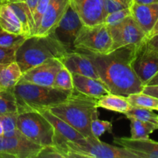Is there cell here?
Listing matches in <instances>:
<instances>
[{"label":"cell","mask_w":158,"mask_h":158,"mask_svg":"<svg viewBox=\"0 0 158 158\" xmlns=\"http://www.w3.org/2000/svg\"><path fill=\"white\" fill-rule=\"evenodd\" d=\"M112 39L108 26L104 23L94 26L83 25L74 41L75 50L96 54L111 51Z\"/></svg>","instance_id":"obj_7"},{"label":"cell","mask_w":158,"mask_h":158,"mask_svg":"<svg viewBox=\"0 0 158 158\" xmlns=\"http://www.w3.org/2000/svg\"><path fill=\"white\" fill-rule=\"evenodd\" d=\"M90 129L93 135L95 137L99 138L106 132H109L112 134L113 124L110 121L100 120L98 117V118L92 120L90 124Z\"/></svg>","instance_id":"obj_31"},{"label":"cell","mask_w":158,"mask_h":158,"mask_svg":"<svg viewBox=\"0 0 158 158\" xmlns=\"http://www.w3.org/2000/svg\"><path fill=\"white\" fill-rule=\"evenodd\" d=\"M134 2L137 4H153L158 3V0H134Z\"/></svg>","instance_id":"obj_41"},{"label":"cell","mask_w":158,"mask_h":158,"mask_svg":"<svg viewBox=\"0 0 158 158\" xmlns=\"http://www.w3.org/2000/svg\"><path fill=\"white\" fill-rule=\"evenodd\" d=\"M131 65L145 86L158 72V52L151 49L145 40L137 46Z\"/></svg>","instance_id":"obj_9"},{"label":"cell","mask_w":158,"mask_h":158,"mask_svg":"<svg viewBox=\"0 0 158 158\" xmlns=\"http://www.w3.org/2000/svg\"><path fill=\"white\" fill-rule=\"evenodd\" d=\"M129 15H131V8H127V9H119V10L114 11L107 14L105 17V19L103 23L108 26H112L114 25L118 24L121 21H123L125 18H127Z\"/></svg>","instance_id":"obj_32"},{"label":"cell","mask_w":158,"mask_h":158,"mask_svg":"<svg viewBox=\"0 0 158 158\" xmlns=\"http://www.w3.org/2000/svg\"><path fill=\"white\" fill-rule=\"evenodd\" d=\"M63 66L60 59H51L23 73L21 80L40 86H52L56 75Z\"/></svg>","instance_id":"obj_12"},{"label":"cell","mask_w":158,"mask_h":158,"mask_svg":"<svg viewBox=\"0 0 158 158\" xmlns=\"http://www.w3.org/2000/svg\"><path fill=\"white\" fill-rule=\"evenodd\" d=\"M18 114L29 111L40 112L60 104L69 97L73 91L63 90L54 86L32 84L20 79L13 89Z\"/></svg>","instance_id":"obj_4"},{"label":"cell","mask_w":158,"mask_h":158,"mask_svg":"<svg viewBox=\"0 0 158 158\" xmlns=\"http://www.w3.org/2000/svg\"><path fill=\"white\" fill-rule=\"evenodd\" d=\"M3 133H4V131H3V127H2V124L1 121H0V136H3Z\"/></svg>","instance_id":"obj_44"},{"label":"cell","mask_w":158,"mask_h":158,"mask_svg":"<svg viewBox=\"0 0 158 158\" xmlns=\"http://www.w3.org/2000/svg\"><path fill=\"white\" fill-rule=\"evenodd\" d=\"M137 46H125L106 54L81 52L92 61L100 79L110 94L128 97L142 92L144 87L131 65Z\"/></svg>","instance_id":"obj_1"},{"label":"cell","mask_w":158,"mask_h":158,"mask_svg":"<svg viewBox=\"0 0 158 158\" xmlns=\"http://www.w3.org/2000/svg\"><path fill=\"white\" fill-rule=\"evenodd\" d=\"M40 113L43 114L53 127V144L56 146L61 145L66 141L80 143L86 138L81 133L77 131L66 121L52 114L49 110H44L40 111Z\"/></svg>","instance_id":"obj_13"},{"label":"cell","mask_w":158,"mask_h":158,"mask_svg":"<svg viewBox=\"0 0 158 158\" xmlns=\"http://www.w3.org/2000/svg\"><path fill=\"white\" fill-rule=\"evenodd\" d=\"M60 60L71 73L80 74L100 80L92 61L86 54L81 51L74 50L67 52Z\"/></svg>","instance_id":"obj_16"},{"label":"cell","mask_w":158,"mask_h":158,"mask_svg":"<svg viewBox=\"0 0 158 158\" xmlns=\"http://www.w3.org/2000/svg\"><path fill=\"white\" fill-rule=\"evenodd\" d=\"M25 0H2L3 4H8L10 2H23Z\"/></svg>","instance_id":"obj_43"},{"label":"cell","mask_w":158,"mask_h":158,"mask_svg":"<svg viewBox=\"0 0 158 158\" xmlns=\"http://www.w3.org/2000/svg\"><path fill=\"white\" fill-rule=\"evenodd\" d=\"M52 86L63 90L73 91L74 89L72 73L64 66L57 72Z\"/></svg>","instance_id":"obj_29"},{"label":"cell","mask_w":158,"mask_h":158,"mask_svg":"<svg viewBox=\"0 0 158 158\" xmlns=\"http://www.w3.org/2000/svg\"><path fill=\"white\" fill-rule=\"evenodd\" d=\"M157 124H158V115H157Z\"/></svg>","instance_id":"obj_46"},{"label":"cell","mask_w":158,"mask_h":158,"mask_svg":"<svg viewBox=\"0 0 158 158\" xmlns=\"http://www.w3.org/2000/svg\"><path fill=\"white\" fill-rule=\"evenodd\" d=\"M131 12V16L148 37L158 19V3L137 4L133 2Z\"/></svg>","instance_id":"obj_18"},{"label":"cell","mask_w":158,"mask_h":158,"mask_svg":"<svg viewBox=\"0 0 158 158\" xmlns=\"http://www.w3.org/2000/svg\"><path fill=\"white\" fill-rule=\"evenodd\" d=\"M17 127L28 140L42 147L53 144V127L40 112L18 114Z\"/></svg>","instance_id":"obj_6"},{"label":"cell","mask_w":158,"mask_h":158,"mask_svg":"<svg viewBox=\"0 0 158 158\" xmlns=\"http://www.w3.org/2000/svg\"><path fill=\"white\" fill-rule=\"evenodd\" d=\"M146 43L151 49L158 52V34L146 39Z\"/></svg>","instance_id":"obj_37"},{"label":"cell","mask_w":158,"mask_h":158,"mask_svg":"<svg viewBox=\"0 0 158 158\" xmlns=\"http://www.w3.org/2000/svg\"><path fill=\"white\" fill-rule=\"evenodd\" d=\"M134 0H103L106 15L119 9L131 8Z\"/></svg>","instance_id":"obj_33"},{"label":"cell","mask_w":158,"mask_h":158,"mask_svg":"<svg viewBox=\"0 0 158 158\" xmlns=\"http://www.w3.org/2000/svg\"><path fill=\"white\" fill-rule=\"evenodd\" d=\"M15 61V49L0 47V64L12 63Z\"/></svg>","instance_id":"obj_36"},{"label":"cell","mask_w":158,"mask_h":158,"mask_svg":"<svg viewBox=\"0 0 158 158\" xmlns=\"http://www.w3.org/2000/svg\"><path fill=\"white\" fill-rule=\"evenodd\" d=\"M142 92L158 99V86H144Z\"/></svg>","instance_id":"obj_38"},{"label":"cell","mask_w":158,"mask_h":158,"mask_svg":"<svg viewBox=\"0 0 158 158\" xmlns=\"http://www.w3.org/2000/svg\"><path fill=\"white\" fill-rule=\"evenodd\" d=\"M56 147L64 158H138L127 148L108 144L95 137H86L80 143L66 141Z\"/></svg>","instance_id":"obj_5"},{"label":"cell","mask_w":158,"mask_h":158,"mask_svg":"<svg viewBox=\"0 0 158 158\" xmlns=\"http://www.w3.org/2000/svg\"><path fill=\"white\" fill-rule=\"evenodd\" d=\"M108 27L112 39L111 51L129 45H139L147 39L146 33L131 15L118 24Z\"/></svg>","instance_id":"obj_8"},{"label":"cell","mask_w":158,"mask_h":158,"mask_svg":"<svg viewBox=\"0 0 158 158\" xmlns=\"http://www.w3.org/2000/svg\"><path fill=\"white\" fill-rule=\"evenodd\" d=\"M67 52L52 32L33 35L27 37L15 50V62L23 73L51 59H61Z\"/></svg>","instance_id":"obj_3"},{"label":"cell","mask_w":158,"mask_h":158,"mask_svg":"<svg viewBox=\"0 0 158 158\" xmlns=\"http://www.w3.org/2000/svg\"><path fill=\"white\" fill-rule=\"evenodd\" d=\"M156 34H158V19H157V22H156L155 25H154V27H153V29H151V31L150 32V33L148 35V37H147V38H149V37L153 36V35H156Z\"/></svg>","instance_id":"obj_42"},{"label":"cell","mask_w":158,"mask_h":158,"mask_svg":"<svg viewBox=\"0 0 158 158\" xmlns=\"http://www.w3.org/2000/svg\"><path fill=\"white\" fill-rule=\"evenodd\" d=\"M8 114H18L13 89H0V115Z\"/></svg>","instance_id":"obj_26"},{"label":"cell","mask_w":158,"mask_h":158,"mask_svg":"<svg viewBox=\"0 0 158 158\" xmlns=\"http://www.w3.org/2000/svg\"><path fill=\"white\" fill-rule=\"evenodd\" d=\"M131 120V138L134 140H143L149 138L150 134L158 130L157 123L148 121L130 119Z\"/></svg>","instance_id":"obj_24"},{"label":"cell","mask_w":158,"mask_h":158,"mask_svg":"<svg viewBox=\"0 0 158 158\" xmlns=\"http://www.w3.org/2000/svg\"><path fill=\"white\" fill-rule=\"evenodd\" d=\"M83 25L94 26L104 22L106 13L103 0H70Z\"/></svg>","instance_id":"obj_15"},{"label":"cell","mask_w":158,"mask_h":158,"mask_svg":"<svg viewBox=\"0 0 158 158\" xmlns=\"http://www.w3.org/2000/svg\"><path fill=\"white\" fill-rule=\"evenodd\" d=\"M0 28L8 32L24 35L20 21L8 4L0 6Z\"/></svg>","instance_id":"obj_23"},{"label":"cell","mask_w":158,"mask_h":158,"mask_svg":"<svg viewBox=\"0 0 158 158\" xmlns=\"http://www.w3.org/2000/svg\"><path fill=\"white\" fill-rule=\"evenodd\" d=\"M97 106L98 108H103L108 110L121 113L123 114L127 112L131 107L127 97L110 93L97 99Z\"/></svg>","instance_id":"obj_22"},{"label":"cell","mask_w":158,"mask_h":158,"mask_svg":"<svg viewBox=\"0 0 158 158\" xmlns=\"http://www.w3.org/2000/svg\"><path fill=\"white\" fill-rule=\"evenodd\" d=\"M25 2H26V4H27L29 10H30L31 13H32V16H33L35 8H36L37 4H38L39 2V0H25Z\"/></svg>","instance_id":"obj_39"},{"label":"cell","mask_w":158,"mask_h":158,"mask_svg":"<svg viewBox=\"0 0 158 158\" xmlns=\"http://www.w3.org/2000/svg\"><path fill=\"white\" fill-rule=\"evenodd\" d=\"M72 77L74 89L83 95L98 99L110 93L101 80L75 73H72Z\"/></svg>","instance_id":"obj_19"},{"label":"cell","mask_w":158,"mask_h":158,"mask_svg":"<svg viewBox=\"0 0 158 158\" xmlns=\"http://www.w3.org/2000/svg\"><path fill=\"white\" fill-rule=\"evenodd\" d=\"M42 148L26 137L0 136V158H36Z\"/></svg>","instance_id":"obj_11"},{"label":"cell","mask_w":158,"mask_h":158,"mask_svg":"<svg viewBox=\"0 0 158 158\" xmlns=\"http://www.w3.org/2000/svg\"><path fill=\"white\" fill-rule=\"evenodd\" d=\"M18 114H8L0 115V121L3 127V136L6 137H26L17 127Z\"/></svg>","instance_id":"obj_27"},{"label":"cell","mask_w":158,"mask_h":158,"mask_svg":"<svg viewBox=\"0 0 158 158\" xmlns=\"http://www.w3.org/2000/svg\"><path fill=\"white\" fill-rule=\"evenodd\" d=\"M27 38L23 35L8 32L0 28V47L15 49L16 50Z\"/></svg>","instance_id":"obj_30"},{"label":"cell","mask_w":158,"mask_h":158,"mask_svg":"<svg viewBox=\"0 0 158 158\" xmlns=\"http://www.w3.org/2000/svg\"><path fill=\"white\" fill-rule=\"evenodd\" d=\"M39 158H64L60 150L54 144L43 147L39 153Z\"/></svg>","instance_id":"obj_35"},{"label":"cell","mask_w":158,"mask_h":158,"mask_svg":"<svg viewBox=\"0 0 158 158\" xmlns=\"http://www.w3.org/2000/svg\"><path fill=\"white\" fill-rule=\"evenodd\" d=\"M49 1L50 0H39V2L37 4V6L35 8V12H34L33 15L34 23H35V34L39 26H40L42 17H43V14H44L45 11H46L48 5H49Z\"/></svg>","instance_id":"obj_34"},{"label":"cell","mask_w":158,"mask_h":158,"mask_svg":"<svg viewBox=\"0 0 158 158\" xmlns=\"http://www.w3.org/2000/svg\"><path fill=\"white\" fill-rule=\"evenodd\" d=\"M83 25L77 11L69 4L66 13L62 17L52 33L68 52L74 51V41Z\"/></svg>","instance_id":"obj_10"},{"label":"cell","mask_w":158,"mask_h":158,"mask_svg":"<svg viewBox=\"0 0 158 158\" xmlns=\"http://www.w3.org/2000/svg\"><path fill=\"white\" fill-rule=\"evenodd\" d=\"M145 86H158V72L147 83Z\"/></svg>","instance_id":"obj_40"},{"label":"cell","mask_w":158,"mask_h":158,"mask_svg":"<svg viewBox=\"0 0 158 158\" xmlns=\"http://www.w3.org/2000/svg\"><path fill=\"white\" fill-rule=\"evenodd\" d=\"M127 100L131 106L158 110V99L143 92L129 95Z\"/></svg>","instance_id":"obj_25"},{"label":"cell","mask_w":158,"mask_h":158,"mask_svg":"<svg viewBox=\"0 0 158 158\" xmlns=\"http://www.w3.org/2000/svg\"><path fill=\"white\" fill-rule=\"evenodd\" d=\"M70 4V0H50L40 21L35 35H46L52 33Z\"/></svg>","instance_id":"obj_14"},{"label":"cell","mask_w":158,"mask_h":158,"mask_svg":"<svg viewBox=\"0 0 158 158\" xmlns=\"http://www.w3.org/2000/svg\"><path fill=\"white\" fill-rule=\"evenodd\" d=\"M124 114L129 120L130 119H136V120H142V121L157 123V115L155 113L153 112L152 110L131 106V109Z\"/></svg>","instance_id":"obj_28"},{"label":"cell","mask_w":158,"mask_h":158,"mask_svg":"<svg viewBox=\"0 0 158 158\" xmlns=\"http://www.w3.org/2000/svg\"><path fill=\"white\" fill-rule=\"evenodd\" d=\"M0 65H1V64H0Z\"/></svg>","instance_id":"obj_47"},{"label":"cell","mask_w":158,"mask_h":158,"mask_svg":"<svg viewBox=\"0 0 158 158\" xmlns=\"http://www.w3.org/2000/svg\"><path fill=\"white\" fill-rule=\"evenodd\" d=\"M8 5L12 8L20 21L25 36L29 37L35 34V23L33 16L26 2H15L8 3Z\"/></svg>","instance_id":"obj_20"},{"label":"cell","mask_w":158,"mask_h":158,"mask_svg":"<svg viewBox=\"0 0 158 158\" xmlns=\"http://www.w3.org/2000/svg\"><path fill=\"white\" fill-rule=\"evenodd\" d=\"M114 142L131 151L138 158H158V142L150 138L134 140L131 137H116Z\"/></svg>","instance_id":"obj_17"},{"label":"cell","mask_w":158,"mask_h":158,"mask_svg":"<svg viewBox=\"0 0 158 158\" xmlns=\"http://www.w3.org/2000/svg\"><path fill=\"white\" fill-rule=\"evenodd\" d=\"M97 100L73 89L66 100L49 110L85 137H94L91 132L90 124L92 120L98 118Z\"/></svg>","instance_id":"obj_2"},{"label":"cell","mask_w":158,"mask_h":158,"mask_svg":"<svg viewBox=\"0 0 158 158\" xmlns=\"http://www.w3.org/2000/svg\"><path fill=\"white\" fill-rule=\"evenodd\" d=\"M23 73L16 62L0 65V89H14Z\"/></svg>","instance_id":"obj_21"},{"label":"cell","mask_w":158,"mask_h":158,"mask_svg":"<svg viewBox=\"0 0 158 158\" xmlns=\"http://www.w3.org/2000/svg\"><path fill=\"white\" fill-rule=\"evenodd\" d=\"M3 4V2H2V0H0V6H2V5Z\"/></svg>","instance_id":"obj_45"}]
</instances>
